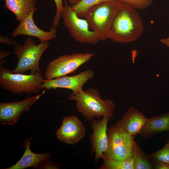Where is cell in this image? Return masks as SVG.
Here are the masks:
<instances>
[{
    "label": "cell",
    "mask_w": 169,
    "mask_h": 169,
    "mask_svg": "<svg viewBox=\"0 0 169 169\" xmlns=\"http://www.w3.org/2000/svg\"><path fill=\"white\" fill-rule=\"evenodd\" d=\"M68 1L69 3L70 4H72V5H74L78 2H79V1H80L81 0H68Z\"/></svg>",
    "instance_id": "cell-28"
},
{
    "label": "cell",
    "mask_w": 169,
    "mask_h": 169,
    "mask_svg": "<svg viewBox=\"0 0 169 169\" xmlns=\"http://www.w3.org/2000/svg\"><path fill=\"white\" fill-rule=\"evenodd\" d=\"M32 138H27L24 141L23 147L25 148V150L19 160L12 166L5 169H24L30 167L39 168L43 163L49 160L51 153L37 154L31 150L30 147Z\"/></svg>",
    "instance_id": "cell-15"
},
{
    "label": "cell",
    "mask_w": 169,
    "mask_h": 169,
    "mask_svg": "<svg viewBox=\"0 0 169 169\" xmlns=\"http://www.w3.org/2000/svg\"><path fill=\"white\" fill-rule=\"evenodd\" d=\"M143 29L142 20L136 9L122 3L112 23L109 39L119 43L132 42L141 37Z\"/></svg>",
    "instance_id": "cell-1"
},
{
    "label": "cell",
    "mask_w": 169,
    "mask_h": 169,
    "mask_svg": "<svg viewBox=\"0 0 169 169\" xmlns=\"http://www.w3.org/2000/svg\"><path fill=\"white\" fill-rule=\"evenodd\" d=\"M46 90L41 93L25 98L22 100L11 102L0 103V123L3 125H13L21 115L28 111L44 95Z\"/></svg>",
    "instance_id": "cell-9"
},
{
    "label": "cell",
    "mask_w": 169,
    "mask_h": 169,
    "mask_svg": "<svg viewBox=\"0 0 169 169\" xmlns=\"http://www.w3.org/2000/svg\"><path fill=\"white\" fill-rule=\"evenodd\" d=\"M160 41L162 43L169 48V36L167 38L161 39Z\"/></svg>",
    "instance_id": "cell-27"
},
{
    "label": "cell",
    "mask_w": 169,
    "mask_h": 169,
    "mask_svg": "<svg viewBox=\"0 0 169 169\" xmlns=\"http://www.w3.org/2000/svg\"><path fill=\"white\" fill-rule=\"evenodd\" d=\"M166 131H169V112L149 119L140 134L148 139L157 133Z\"/></svg>",
    "instance_id": "cell-16"
},
{
    "label": "cell",
    "mask_w": 169,
    "mask_h": 169,
    "mask_svg": "<svg viewBox=\"0 0 169 169\" xmlns=\"http://www.w3.org/2000/svg\"><path fill=\"white\" fill-rule=\"evenodd\" d=\"M167 143H168L169 144V139L167 141Z\"/></svg>",
    "instance_id": "cell-29"
},
{
    "label": "cell",
    "mask_w": 169,
    "mask_h": 169,
    "mask_svg": "<svg viewBox=\"0 0 169 169\" xmlns=\"http://www.w3.org/2000/svg\"><path fill=\"white\" fill-rule=\"evenodd\" d=\"M121 5L117 0L103 2L92 7L82 16L92 30L96 33L100 40L109 38L112 23Z\"/></svg>",
    "instance_id": "cell-3"
},
{
    "label": "cell",
    "mask_w": 169,
    "mask_h": 169,
    "mask_svg": "<svg viewBox=\"0 0 169 169\" xmlns=\"http://www.w3.org/2000/svg\"><path fill=\"white\" fill-rule=\"evenodd\" d=\"M95 54L86 53L61 55L49 63L46 67L44 77L47 79H51L72 73Z\"/></svg>",
    "instance_id": "cell-8"
},
{
    "label": "cell",
    "mask_w": 169,
    "mask_h": 169,
    "mask_svg": "<svg viewBox=\"0 0 169 169\" xmlns=\"http://www.w3.org/2000/svg\"><path fill=\"white\" fill-rule=\"evenodd\" d=\"M150 155L152 158L169 164V144L167 143L162 149Z\"/></svg>",
    "instance_id": "cell-22"
},
{
    "label": "cell",
    "mask_w": 169,
    "mask_h": 169,
    "mask_svg": "<svg viewBox=\"0 0 169 169\" xmlns=\"http://www.w3.org/2000/svg\"><path fill=\"white\" fill-rule=\"evenodd\" d=\"M120 3L129 4L136 9L145 10L151 6L153 0H117Z\"/></svg>",
    "instance_id": "cell-21"
},
{
    "label": "cell",
    "mask_w": 169,
    "mask_h": 169,
    "mask_svg": "<svg viewBox=\"0 0 169 169\" xmlns=\"http://www.w3.org/2000/svg\"><path fill=\"white\" fill-rule=\"evenodd\" d=\"M153 159L154 169H169V164L160 161L155 158H153Z\"/></svg>",
    "instance_id": "cell-24"
},
{
    "label": "cell",
    "mask_w": 169,
    "mask_h": 169,
    "mask_svg": "<svg viewBox=\"0 0 169 169\" xmlns=\"http://www.w3.org/2000/svg\"><path fill=\"white\" fill-rule=\"evenodd\" d=\"M85 134L84 125L74 115L64 117L61 126L56 133L59 141L72 145L79 142L84 136Z\"/></svg>",
    "instance_id": "cell-12"
},
{
    "label": "cell",
    "mask_w": 169,
    "mask_h": 169,
    "mask_svg": "<svg viewBox=\"0 0 169 169\" xmlns=\"http://www.w3.org/2000/svg\"><path fill=\"white\" fill-rule=\"evenodd\" d=\"M44 80L41 72L35 74L13 73L9 69L0 66V86L14 95L38 93Z\"/></svg>",
    "instance_id": "cell-4"
},
{
    "label": "cell",
    "mask_w": 169,
    "mask_h": 169,
    "mask_svg": "<svg viewBox=\"0 0 169 169\" xmlns=\"http://www.w3.org/2000/svg\"><path fill=\"white\" fill-rule=\"evenodd\" d=\"M107 147L102 159L128 161L133 159L134 137L115 124L107 130Z\"/></svg>",
    "instance_id": "cell-6"
},
{
    "label": "cell",
    "mask_w": 169,
    "mask_h": 169,
    "mask_svg": "<svg viewBox=\"0 0 169 169\" xmlns=\"http://www.w3.org/2000/svg\"><path fill=\"white\" fill-rule=\"evenodd\" d=\"M110 117L104 116L101 119H94L91 122L93 132L90 136L91 145V152L95 153V161L97 162L102 158L108 145L107 125Z\"/></svg>",
    "instance_id": "cell-11"
},
{
    "label": "cell",
    "mask_w": 169,
    "mask_h": 169,
    "mask_svg": "<svg viewBox=\"0 0 169 169\" xmlns=\"http://www.w3.org/2000/svg\"><path fill=\"white\" fill-rule=\"evenodd\" d=\"M10 54V53L8 51L0 50V59L2 60L3 58L8 57Z\"/></svg>",
    "instance_id": "cell-26"
},
{
    "label": "cell",
    "mask_w": 169,
    "mask_h": 169,
    "mask_svg": "<svg viewBox=\"0 0 169 169\" xmlns=\"http://www.w3.org/2000/svg\"><path fill=\"white\" fill-rule=\"evenodd\" d=\"M132 153L134 169H154L153 158L145 153L135 141Z\"/></svg>",
    "instance_id": "cell-18"
},
{
    "label": "cell",
    "mask_w": 169,
    "mask_h": 169,
    "mask_svg": "<svg viewBox=\"0 0 169 169\" xmlns=\"http://www.w3.org/2000/svg\"><path fill=\"white\" fill-rule=\"evenodd\" d=\"M37 8L32 11L24 18L20 22L19 25L13 31L12 37L19 35H27L37 38L41 43L52 40L56 37V28L52 27L49 31H45L39 28L33 20V15Z\"/></svg>",
    "instance_id": "cell-13"
},
{
    "label": "cell",
    "mask_w": 169,
    "mask_h": 169,
    "mask_svg": "<svg viewBox=\"0 0 169 169\" xmlns=\"http://www.w3.org/2000/svg\"><path fill=\"white\" fill-rule=\"evenodd\" d=\"M56 5V12L54 18L52 27L56 28L59 24L64 6L63 0H54Z\"/></svg>",
    "instance_id": "cell-23"
},
{
    "label": "cell",
    "mask_w": 169,
    "mask_h": 169,
    "mask_svg": "<svg viewBox=\"0 0 169 169\" xmlns=\"http://www.w3.org/2000/svg\"><path fill=\"white\" fill-rule=\"evenodd\" d=\"M67 100L76 101L77 110L88 121L101 116H114L115 103L109 99L103 100L97 89L90 88L85 91L82 89L78 93L69 95Z\"/></svg>",
    "instance_id": "cell-2"
},
{
    "label": "cell",
    "mask_w": 169,
    "mask_h": 169,
    "mask_svg": "<svg viewBox=\"0 0 169 169\" xmlns=\"http://www.w3.org/2000/svg\"><path fill=\"white\" fill-rule=\"evenodd\" d=\"M61 17L64 24L76 41L81 43L95 44L100 40L96 33L90 29L86 20L80 18L73 9L72 6L65 3Z\"/></svg>",
    "instance_id": "cell-7"
},
{
    "label": "cell",
    "mask_w": 169,
    "mask_h": 169,
    "mask_svg": "<svg viewBox=\"0 0 169 169\" xmlns=\"http://www.w3.org/2000/svg\"><path fill=\"white\" fill-rule=\"evenodd\" d=\"M133 160L129 161L117 160H104L99 169H134Z\"/></svg>",
    "instance_id": "cell-19"
},
{
    "label": "cell",
    "mask_w": 169,
    "mask_h": 169,
    "mask_svg": "<svg viewBox=\"0 0 169 169\" xmlns=\"http://www.w3.org/2000/svg\"><path fill=\"white\" fill-rule=\"evenodd\" d=\"M148 120L138 110L131 107L116 124L134 137L140 134Z\"/></svg>",
    "instance_id": "cell-14"
},
{
    "label": "cell",
    "mask_w": 169,
    "mask_h": 169,
    "mask_svg": "<svg viewBox=\"0 0 169 169\" xmlns=\"http://www.w3.org/2000/svg\"><path fill=\"white\" fill-rule=\"evenodd\" d=\"M0 42L2 44L15 46L17 44L16 40L11 39L7 36H0Z\"/></svg>",
    "instance_id": "cell-25"
},
{
    "label": "cell",
    "mask_w": 169,
    "mask_h": 169,
    "mask_svg": "<svg viewBox=\"0 0 169 169\" xmlns=\"http://www.w3.org/2000/svg\"><path fill=\"white\" fill-rule=\"evenodd\" d=\"M94 75L93 70L89 69L73 76H65L51 79H44L40 89L50 90L64 88L72 90L73 93H76L83 89V86Z\"/></svg>",
    "instance_id": "cell-10"
},
{
    "label": "cell",
    "mask_w": 169,
    "mask_h": 169,
    "mask_svg": "<svg viewBox=\"0 0 169 169\" xmlns=\"http://www.w3.org/2000/svg\"><path fill=\"white\" fill-rule=\"evenodd\" d=\"M50 45L48 41L37 45L28 36L23 45L17 44L14 46V53L18 61L16 68L11 70L13 73L23 74L28 70L30 74L41 72L39 63L40 58Z\"/></svg>",
    "instance_id": "cell-5"
},
{
    "label": "cell",
    "mask_w": 169,
    "mask_h": 169,
    "mask_svg": "<svg viewBox=\"0 0 169 169\" xmlns=\"http://www.w3.org/2000/svg\"><path fill=\"white\" fill-rule=\"evenodd\" d=\"M114 0H81L76 4L72 5L73 9L79 17L92 7L100 3Z\"/></svg>",
    "instance_id": "cell-20"
},
{
    "label": "cell",
    "mask_w": 169,
    "mask_h": 169,
    "mask_svg": "<svg viewBox=\"0 0 169 169\" xmlns=\"http://www.w3.org/2000/svg\"><path fill=\"white\" fill-rule=\"evenodd\" d=\"M6 8L15 15L20 22L34 10L35 0H4Z\"/></svg>",
    "instance_id": "cell-17"
}]
</instances>
